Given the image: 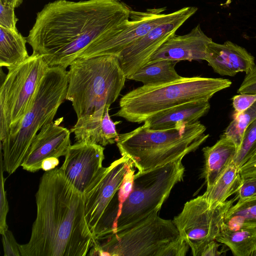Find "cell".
<instances>
[{
    "label": "cell",
    "instance_id": "obj_1",
    "mask_svg": "<svg viewBox=\"0 0 256 256\" xmlns=\"http://www.w3.org/2000/svg\"><path fill=\"white\" fill-rule=\"evenodd\" d=\"M132 10L120 0H56L38 12L27 42L50 66L66 68L76 59L88 58Z\"/></svg>",
    "mask_w": 256,
    "mask_h": 256
},
{
    "label": "cell",
    "instance_id": "obj_2",
    "mask_svg": "<svg viewBox=\"0 0 256 256\" xmlns=\"http://www.w3.org/2000/svg\"><path fill=\"white\" fill-rule=\"evenodd\" d=\"M37 213L22 256H85L96 240L85 214L84 195L60 168L45 172L36 194Z\"/></svg>",
    "mask_w": 256,
    "mask_h": 256
},
{
    "label": "cell",
    "instance_id": "obj_3",
    "mask_svg": "<svg viewBox=\"0 0 256 256\" xmlns=\"http://www.w3.org/2000/svg\"><path fill=\"white\" fill-rule=\"evenodd\" d=\"M206 127L199 121L172 129L152 130L143 124L120 134L116 146L138 171L168 164L196 150L208 138Z\"/></svg>",
    "mask_w": 256,
    "mask_h": 256
},
{
    "label": "cell",
    "instance_id": "obj_4",
    "mask_svg": "<svg viewBox=\"0 0 256 256\" xmlns=\"http://www.w3.org/2000/svg\"><path fill=\"white\" fill-rule=\"evenodd\" d=\"M68 87L66 68L50 66L39 84L30 109L1 142L4 170L8 174H13L21 166L38 131L52 122L66 100Z\"/></svg>",
    "mask_w": 256,
    "mask_h": 256
},
{
    "label": "cell",
    "instance_id": "obj_5",
    "mask_svg": "<svg viewBox=\"0 0 256 256\" xmlns=\"http://www.w3.org/2000/svg\"><path fill=\"white\" fill-rule=\"evenodd\" d=\"M228 79L182 77L165 84L144 86L128 92L120 99L114 116L140 124L152 116L174 106L192 102H209L216 92L229 88Z\"/></svg>",
    "mask_w": 256,
    "mask_h": 256
},
{
    "label": "cell",
    "instance_id": "obj_6",
    "mask_svg": "<svg viewBox=\"0 0 256 256\" xmlns=\"http://www.w3.org/2000/svg\"><path fill=\"white\" fill-rule=\"evenodd\" d=\"M69 66L66 100L72 102L78 119L110 106L126 79L114 55L77 58Z\"/></svg>",
    "mask_w": 256,
    "mask_h": 256
},
{
    "label": "cell",
    "instance_id": "obj_7",
    "mask_svg": "<svg viewBox=\"0 0 256 256\" xmlns=\"http://www.w3.org/2000/svg\"><path fill=\"white\" fill-rule=\"evenodd\" d=\"M189 248L173 221L157 213L130 228L96 240L88 255L184 256Z\"/></svg>",
    "mask_w": 256,
    "mask_h": 256
},
{
    "label": "cell",
    "instance_id": "obj_8",
    "mask_svg": "<svg viewBox=\"0 0 256 256\" xmlns=\"http://www.w3.org/2000/svg\"><path fill=\"white\" fill-rule=\"evenodd\" d=\"M182 158L134 174L132 190L121 206L112 234L130 228L159 212L174 186L183 180Z\"/></svg>",
    "mask_w": 256,
    "mask_h": 256
},
{
    "label": "cell",
    "instance_id": "obj_9",
    "mask_svg": "<svg viewBox=\"0 0 256 256\" xmlns=\"http://www.w3.org/2000/svg\"><path fill=\"white\" fill-rule=\"evenodd\" d=\"M50 66L44 57L32 54L24 62L8 69L0 88V140L30 109L39 84Z\"/></svg>",
    "mask_w": 256,
    "mask_h": 256
},
{
    "label": "cell",
    "instance_id": "obj_10",
    "mask_svg": "<svg viewBox=\"0 0 256 256\" xmlns=\"http://www.w3.org/2000/svg\"><path fill=\"white\" fill-rule=\"evenodd\" d=\"M236 200L235 197L218 206H211L202 195L186 202L182 211L174 217L173 222L194 256H200L205 246L216 240L228 210Z\"/></svg>",
    "mask_w": 256,
    "mask_h": 256
},
{
    "label": "cell",
    "instance_id": "obj_11",
    "mask_svg": "<svg viewBox=\"0 0 256 256\" xmlns=\"http://www.w3.org/2000/svg\"><path fill=\"white\" fill-rule=\"evenodd\" d=\"M132 163L128 157L122 156L108 166L102 167L83 193L86 218L94 239L102 220Z\"/></svg>",
    "mask_w": 256,
    "mask_h": 256
},
{
    "label": "cell",
    "instance_id": "obj_12",
    "mask_svg": "<svg viewBox=\"0 0 256 256\" xmlns=\"http://www.w3.org/2000/svg\"><path fill=\"white\" fill-rule=\"evenodd\" d=\"M198 10L194 6L182 8L175 18L164 22L126 48L118 56L128 79L148 63L152 56Z\"/></svg>",
    "mask_w": 256,
    "mask_h": 256
},
{
    "label": "cell",
    "instance_id": "obj_13",
    "mask_svg": "<svg viewBox=\"0 0 256 256\" xmlns=\"http://www.w3.org/2000/svg\"><path fill=\"white\" fill-rule=\"evenodd\" d=\"M166 10V8H148L143 12L132 10L129 19L110 34L92 57L104 55L118 56L126 48L151 30L176 17L182 8L169 14L164 13Z\"/></svg>",
    "mask_w": 256,
    "mask_h": 256
},
{
    "label": "cell",
    "instance_id": "obj_14",
    "mask_svg": "<svg viewBox=\"0 0 256 256\" xmlns=\"http://www.w3.org/2000/svg\"><path fill=\"white\" fill-rule=\"evenodd\" d=\"M104 148L90 142H76L66 154L60 169L66 178L82 194L102 168Z\"/></svg>",
    "mask_w": 256,
    "mask_h": 256
},
{
    "label": "cell",
    "instance_id": "obj_15",
    "mask_svg": "<svg viewBox=\"0 0 256 256\" xmlns=\"http://www.w3.org/2000/svg\"><path fill=\"white\" fill-rule=\"evenodd\" d=\"M62 120L63 118H61L42 128L21 164L24 170L36 172L42 169V162L45 159L66 156L71 146V132L60 125Z\"/></svg>",
    "mask_w": 256,
    "mask_h": 256
},
{
    "label": "cell",
    "instance_id": "obj_16",
    "mask_svg": "<svg viewBox=\"0 0 256 256\" xmlns=\"http://www.w3.org/2000/svg\"><path fill=\"white\" fill-rule=\"evenodd\" d=\"M212 41L198 24L186 34H174L169 38L152 56L148 62L161 60L178 62L205 60L208 46Z\"/></svg>",
    "mask_w": 256,
    "mask_h": 256
},
{
    "label": "cell",
    "instance_id": "obj_17",
    "mask_svg": "<svg viewBox=\"0 0 256 256\" xmlns=\"http://www.w3.org/2000/svg\"><path fill=\"white\" fill-rule=\"evenodd\" d=\"M205 60L215 72L222 76H234L240 72L246 74L256 66L252 55L229 40L222 44L211 42L207 48Z\"/></svg>",
    "mask_w": 256,
    "mask_h": 256
},
{
    "label": "cell",
    "instance_id": "obj_18",
    "mask_svg": "<svg viewBox=\"0 0 256 256\" xmlns=\"http://www.w3.org/2000/svg\"><path fill=\"white\" fill-rule=\"evenodd\" d=\"M110 106L91 114L78 118L71 128L76 142H90L103 146L116 142L118 134L110 114Z\"/></svg>",
    "mask_w": 256,
    "mask_h": 256
},
{
    "label": "cell",
    "instance_id": "obj_19",
    "mask_svg": "<svg viewBox=\"0 0 256 256\" xmlns=\"http://www.w3.org/2000/svg\"><path fill=\"white\" fill-rule=\"evenodd\" d=\"M209 102H192L161 111L146 120L144 124L152 130L172 129L194 123L207 114Z\"/></svg>",
    "mask_w": 256,
    "mask_h": 256
},
{
    "label": "cell",
    "instance_id": "obj_20",
    "mask_svg": "<svg viewBox=\"0 0 256 256\" xmlns=\"http://www.w3.org/2000/svg\"><path fill=\"white\" fill-rule=\"evenodd\" d=\"M204 160L202 177L206 187L211 186L232 161L236 152L234 142L223 134L215 144L202 150Z\"/></svg>",
    "mask_w": 256,
    "mask_h": 256
},
{
    "label": "cell",
    "instance_id": "obj_21",
    "mask_svg": "<svg viewBox=\"0 0 256 256\" xmlns=\"http://www.w3.org/2000/svg\"><path fill=\"white\" fill-rule=\"evenodd\" d=\"M240 170L232 160L213 184L206 187L202 195L210 206H218L226 201L232 194L237 192L242 182Z\"/></svg>",
    "mask_w": 256,
    "mask_h": 256
},
{
    "label": "cell",
    "instance_id": "obj_22",
    "mask_svg": "<svg viewBox=\"0 0 256 256\" xmlns=\"http://www.w3.org/2000/svg\"><path fill=\"white\" fill-rule=\"evenodd\" d=\"M216 240L226 246L234 256H256V228H233L224 223Z\"/></svg>",
    "mask_w": 256,
    "mask_h": 256
},
{
    "label": "cell",
    "instance_id": "obj_23",
    "mask_svg": "<svg viewBox=\"0 0 256 256\" xmlns=\"http://www.w3.org/2000/svg\"><path fill=\"white\" fill-rule=\"evenodd\" d=\"M26 38L18 31L0 26V66L8 69L26 60L30 56Z\"/></svg>",
    "mask_w": 256,
    "mask_h": 256
},
{
    "label": "cell",
    "instance_id": "obj_24",
    "mask_svg": "<svg viewBox=\"0 0 256 256\" xmlns=\"http://www.w3.org/2000/svg\"><path fill=\"white\" fill-rule=\"evenodd\" d=\"M177 63L178 62L170 60L148 62L128 79L140 82L144 86L170 82L181 77L175 69Z\"/></svg>",
    "mask_w": 256,
    "mask_h": 256
},
{
    "label": "cell",
    "instance_id": "obj_25",
    "mask_svg": "<svg viewBox=\"0 0 256 256\" xmlns=\"http://www.w3.org/2000/svg\"><path fill=\"white\" fill-rule=\"evenodd\" d=\"M224 224L231 228L256 229V196L238 200L228 210Z\"/></svg>",
    "mask_w": 256,
    "mask_h": 256
},
{
    "label": "cell",
    "instance_id": "obj_26",
    "mask_svg": "<svg viewBox=\"0 0 256 256\" xmlns=\"http://www.w3.org/2000/svg\"><path fill=\"white\" fill-rule=\"evenodd\" d=\"M232 118V120L226 128L224 134L234 142L237 152L246 128L256 120V101L245 111L239 114L234 113Z\"/></svg>",
    "mask_w": 256,
    "mask_h": 256
},
{
    "label": "cell",
    "instance_id": "obj_27",
    "mask_svg": "<svg viewBox=\"0 0 256 256\" xmlns=\"http://www.w3.org/2000/svg\"><path fill=\"white\" fill-rule=\"evenodd\" d=\"M256 150V120L246 129L240 148L236 153L234 162L240 168L248 160Z\"/></svg>",
    "mask_w": 256,
    "mask_h": 256
},
{
    "label": "cell",
    "instance_id": "obj_28",
    "mask_svg": "<svg viewBox=\"0 0 256 256\" xmlns=\"http://www.w3.org/2000/svg\"><path fill=\"white\" fill-rule=\"evenodd\" d=\"M134 167L132 163L124 175L121 186L114 196L118 206V213L123 202L132 190L135 172Z\"/></svg>",
    "mask_w": 256,
    "mask_h": 256
},
{
    "label": "cell",
    "instance_id": "obj_29",
    "mask_svg": "<svg viewBox=\"0 0 256 256\" xmlns=\"http://www.w3.org/2000/svg\"><path fill=\"white\" fill-rule=\"evenodd\" d=\"M3 164L0 160V234H3L8 230L6 216L8 212V204L4 188L5 178L3 175Z\"/></svg>",
    "mask_w": 256,
    "mask_h": 256
},
{
    "label": "cell",
    "instance_id": "obj_30",
    "mask_svg": "<svg viewBox=\"0 0 256 256\" xmlns=\"http://www.w3.org/2000/svg\"><path fill=\"white\" fill-rule=\"evenodd\" d=\"M14 8L11 4L0 2V26L18 31L16 28L18 19L15 14Z\"/></svg>",
    "mask_w": 256,
    "mask_h": 256
},
{
    "label": "cell",
    "instance_id": "obj_31",
    "mask_svg": "<svg viewBox=\"0 0 256 256\" xmlns=\"http://www.w3.org/2000/svg\"><path fill=\"white\" fill-rule=\"evenodd\" d=\"M256 196V174L242 178V184L236 192V200H243Z\"/></svg>",
    "mask_w": 256,
    "mask_h": 256
},
{
    "label": "cell",
    "instance_id": "obj_32",
    "mask_svg": "<svg viewBox=\"0 0 256 256\" xmlns=\"http://www.w3.org/2000/svg\"><path fill=\"white\" fill-rule=\"evenodd\" d=\"M256 101V94H239L232 98L234 114L242 112L250 108Z\"/></svg>",
    "mask_w": 256,
    "mask_h": 256
},
{
    "label": "cell",
    "instance_id": "obj_33",
    "mask_svg": "<svg viewBox=\"0 0 256 256\" xmlns=\"http://www.w3.org/2000/svg\"><path fill=\"white\" fill-rule=\"evenodd\" d=\"M2 235V242L4 256H20L21 254L12 232L8 230Z\"/></svg>",
    "mask_w": 256,
    "mask_h": 256
},
{
    "label": "cell",
    "instance_id": "obj_34",
    "mask_svg": "<svg viewBox=\"0 0 256 256\" xmlns=\"http://www.w3.org/2000/svg\"><path fill=\"white\" fill-rule=\"evenodd\" d=\"M237 93L256 94V66L250 73L246 74Z\"/></svg>",
    "mask_w": 256,
    "mask_h": 256
},
{
    "label": "cell",
    "instance_id": "obj_35",
    "mask_svg": "<svg viewBox=\"0 0 256 256\" xmlns=\"http://www.w3.org/2000/svg\"><path fill=\"white\" fill-rule=\"evenodd\" d=\"M240 170L242 178L256 174V150Z\"/></svg>",
    "mask_w": 256,
    "mask_h": 256
},
{
    "label": "cell",
    "instance_id": "obj_36",
    "mask_svg": "<svg viewBox=\"0 0 256 256\" xmlns=\"http://www.w3.org/2000/svg\"><path fill=\"white\" fill-rule=\"evenodd\" d=\"M220 244H218L216 240L208 243L202 251L200 256H218L222 255L224 250H219L218 248Z\"/></svg>",
    "mask_w": 256,
    "mask_h": 256
},
{
    "label": "cell",
    "instance_id": "obj_37",
    "mask_svg": "<svg viewBox=\"0 0 256 256\" xmlns=\"http://www.w3.org/2000/svg\"><path fill=\"white\" fill-rule=\"evenodd\" d=\"M59 164L58 158L50 157L45 159L42 162V169L45 172L54 170Z\"/></svg>",
    "mask_w": 256,
    "mask_h": 256
},
{
    "label": "cell",
    "instance_id": "obj_38",
    "mask_svg": "<svg viewBox=\"0 0 256 256\" xmlns=\"http://www.w3.org/2000/svg\"><path fill=\"white\" fill-rule=\"evenodd\" d=\"M0 2L11 4L14 8H16L22 3L23 0H0Z\"/></svg>",
    "mask_w": 256,
    "mask_h": 256
}]
</instances>
